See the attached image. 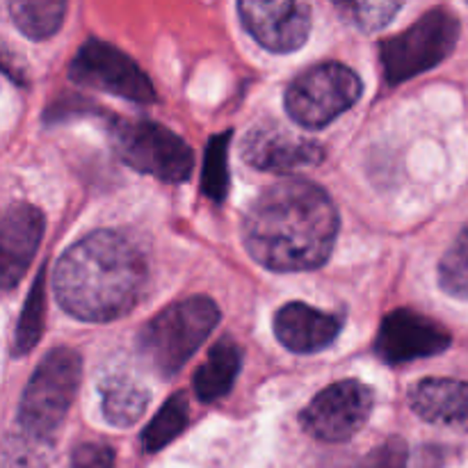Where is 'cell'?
Wrapping results in <instances>:
<instances>
[{
    "label": "cell",
    "mask_w": 468,
    "mask_h": 468,
    "mask_svg": "<svg viewBox=\"0 0 468 468\" xmlns=\"http://www.w3.org/2000/svg\"><path fill=\"white\" fill-rule=\"evenodd\" d=\"M407 460H410L407 443L400 437H391L361 457L356 468H407Z\"/></svg>",
    "instance_id": "25"
},
{
    "label": "cell",
    "mask_w": 468,
    "mask_h": 468,
    "mask_svg": "<svg viewBox=\"0 0 468 468\" xmlns=\"http://www.w3.org/2000/svg\"><path fill=\"white\" fill-rule=\"evenodd\" d=\"M460 39V18L446 7H434L411 23L400 35L379 44L384 78L388 85H400L419 73L430 71L452 53Z\"/></svg>",
    "instance_id": "6"
},
{
    "label": "cell",
    "mask_w": 468,
    "mask_h": 468,
    "mask_svg": "<svg viewBox=\"0 0 468 468\" xmlns=\"http://www.w3.org/2000/svg\"><path fill=\"white\" fill-rule=\"evenodd\" d=\"M336 7L359 30L375 32L391 23V18L402 9V3H347Z\"/></svg>",
    "instance_id": "23"
},
{
    "label": "cell",
    "mask_w": 468,
    "mask_h": 468,
    "mask_svg": "<svg viewBox=\"0 0 468 468\" xmlns=\"http://www.w3.org/2000/svg\"><path fill=\"white\" fill-rule=\"evenodd\" d=\"M238 14L245 30L272 53H292L302 48L311 30V5L291 0H242Z\"/></svg>",
    "instance_id": "11"
},
{
    "label": "cell",
    "mask_w": 468,
    "mask_h": 468,
    "mask_svg": "<svg viewBox=\"0 0 468 468\" xmlns=\"http://www.w3.org/2000/svg\"><path fill=\"white\" fill-rule=\"evenodd\" d=\"M361 78L338 62H323L306 69L288 85V114L304 128H324L359 101Z\"/></svg>",
    "instance_id": "7"
},
{
    "label": "cell",
    "mask_w": 468,
    "mask_h": 468,
    "mask_svg": "<svg viewBox=\"0 0 468 468\" xmlns=\"http://www.w3.org/2000/svg\"><path fill=\"white\" fill-rule=\"evenodd\" d=\"M46 219L39 208L26 201H16L3 215V247H0V279L3 291L9 292L27 268L44 238Z\"/></svg>",
    "instance_id": "13"
},
{
    "label": "cell",
    "mask_w": 468,
    "mask_h": 468,
    "mask_svg": "<svg viewBox=\"0 0 468 468\" xmlns=\"http://www.w3.org/2000/svg\"><path fill=\"white\" fill-rule=\"evenodd\" d=\"M101 396H103L101 407H103L105 420L114 428L135 425L151 400L149 388L126 375H114V378L105 379V384L101 387Z\"/></svg>",
    "instance_id": "17"
},
{
    "label": "cell",
    "mask_w": 468,
    "mask_h": 468,
    "mask_svg": "<svg viewBox=\"0 0 468 468\" xmlns=\"http://www.w3.org/2000/svg\"><path fill=\"white\" fill-rule=\"evenodd\" d=\"M9 14L27 39H48L59 30L67 14V3L39 0V3H9Z\"/></svg>",
    "instance_id": "19"
},
{
    "label": "cell",
    "mask_w": 468,
    "mask_h": 468,
    "mask_svg": "<svg viewBox=\"0 0 468 468\" xmlns=\"http://www.w3.org/2000/svg\"><path fill=\"white\" fill-rule=\"evenodd\" d=\"M50 443L37 441L21 432V437L7 439L5 446V468H46Z\"/></svg>",
    "instance_id": "24"
},
{
    "label": "cell",
    "mask_w": 468,
    "mask_h": 468,
    "mask_svg": "<svg viewBox=\"0 0 468 468\" xmlns=\"http://www.w3.org/2000/svg\"><path fill=\"white\" fill-rule=\"evenodd\" d=\"M46 318V268L39 270L35 283L23 304L21 318L16 323V334H14L12 355L23 356L39 343L41 332H44Z\"/></svg>",
    "instance_id": "20"
},
{
    "label": "cell",
    "mask_w": 468,
    "mask_h": 468,
    "mask_svg": "<svg viewBox=\"0 0 468 468\" xmlns=\"http://www.w3.org/2000/svg\"><path fill=\"white\" fill-rule=\"evenodd\" d=\"M242 366V350L231 338H219L206 355L204 364L195 370L192 387H195L197 398L206 405L222 400L229 396V391L236 384V378L240 375Z\"/></svg>",
    "instance_id": "16"
},
{
    "label": "cell",
    "mask_w": 468,
    "mask_h": 468,
    "mask_svg": "<svg viewBox=\"0 0 468 468\" xmlns=\"http://www.w3.org/2000/svg\"><path fill=\"white\" fill-rule=\"evenodd\" d=\"M219 323V309L210 297H187L169 304L142 327L137 350L160 378H172L190 361Z\"/></svg>",
    "instance_id": "3"
},
{
    "label": "cell",
    "mask_w": 468,
    "mask_h": 468,
    "mask_svg": "<svg viewBox=\"0 0 468 468\" xmlns=\"http://www.w3.org/2000/svg\"><path fill=\"white\" fill-rule=\"evenodd\" d=\"M146 261L117 231H94L59 256L53 274L58 304L82 323H110L137 306Z\"/></svg>",
    "instance_id": "2"
},
{
    "label": "cell",
    "mask_w": 468,
    "mask_h": 468,
    "mask_svg": "<svg viewBox=\"0 0 468 468\" xmlns=\"http://www.w3.org/2000/svg\"><path fill=\"white\" fill-rule=\"evenodd\" d=\"M229 142H231V131L215 135L204 154L201 192L218 204L227 199L229 192Z\"/></svg>",
    "instance_id": "21"
},
{
    "label": "cell",
    "mask_w": 468,
    "mask_h": 468,
    "mask_svg": "<svg viewBox=\"0 0 468 468\" xmlns=\"http://www.w3.org/2000/svg\"><path fill=\"white\" fill-rule=\"evenodd\" d=\"M274 336L295 355H311L332 346L343 329V318L314 309L304 302L283 304L274 315Z\"/></svg>",
    "instance_id": "14"
},
{
    "label": "cell",
    "mask_w": 468,
    "mask_h": 468,
    "mask_svg": "<svg viewBox=\"0 0 468 468\" xmlns=\"http://www.w3.org/2000/svg\"><path fill=\"white\" fill-rule=\"evenodd\" d=\"M114 451L108 443H80L71 452V466L69 468H112Z\"/></svg>",
    "instance_id": "26"
},
{
    "label": "cell",
    "mask_w": 468,
    "mask_h": 468,
    "mask_svg": "<svg viewBox=\"0 0 468 468\" xmlns=\"http://www.w3.org/2000/svg\"><path fill=\"white\" fill-rule=\"evenodd\" d=\"M332 197L309 181L265 187L242 219L245 247L256 263L274 272H309L327 263L338 236Z\"/></svg>",
    "instance_id": "1"
},
{
    "label": "cell",
    "mask_w": 468,
    "mask_h": 468,
    "mask_svg": "<svg viewBox=\"0 0 468 468\" xmlns=\"http://www.w3.org/2000/svg\"><path fill=\"white\" fill-rule=\"evenodd\" d=\"M69 78L80 87L108 91L133 103H154L155 90L149 76L119 48L105 41L87 39L69 64Z\"/></svg>",
    "instance_id": "8"
},
{
    "label": "cell",
    "mask_w": 468,
    "mask_h": 468,
    "mask_svg": "<svg viewBox=\"0 0 468 468\" xmlns=\"http://www.w3.org/2000/svg\"><path fill=\"white\" fill-rule=\"evenodd\" d=\"M439 286L457 300H468V224L439 263Z\"/></svg>",
    "instance_id": "22"
},
{
    "label": "cell",
    "mask_w": 468,
    "mask_h": 468,
    "mask_svg": "<svg viewBox=\"0 0 468 468\" xmlns=\"http://www.w3.org/2000/svg\"><path fill=\"white\" fill-rule=\"evenodd\" d=\"M451 341L446 327L434 323L428 315L411 309H396L379 324L375 352L387 364L400 366L441 355L451 347Z\"/></svg>",
    "instance_id": "10"
},
{
    "label": "cell",
    "mask_w": 468,
    "mask_h": 468,
    "mask_svg": "<svg viewBox=\"0 0 468 468\" xmlns=\"http://www.w3.org/2000/svg\"><path fill=\"white\" fill-rule=\"evenodd\" d=\"M187 420H190V405L186 393H174L142 432L144 452H158L169 446L187 428Z\"/></svg>",
    "instance_id": "18"
},
{
    "label": "cell",
    "mask_w": 468,
    "mask_h": 468,
    "mask_svg": "<svg viewBox=\"0 0 468 468\" xmlns=\"http://www.w3.org/2000/svg\"><path fill=\"white\" fill-rule=\"evenodd\" d=\"M108 133L117 158L135 172L165 183H183L192 176L195 154L169 128L144 119L110 117Z\"/></svg>",
    "instance_id": "5"
},
{
    "label": "cell",
    "mask_w": 468,
    "mask_h": 468,
    "mask_svg": "<svg viewBox=\"0 0 468 468\" xmlns=\"http://www.w3.org/2000/svg\"><path fill=\"white\" fill-rule=\"evenodd\" d=\"M82 378L80 355L71 347H55L41 359L18 405L21 432L37 441L53 443L55 432L67 419Z\"/></svg>",
    "instance_id": "4"
},
{
    "label": "cell",
    "mask_w": 468,
    "mask_h": 468,
    "mask_svg": "<svg viewBox=\"0 0 468 468\" xmlns=\"http://www.w3.org/2000/svg\"><path fill=\"white\" fill-rule=\"evenodd\" d=\"M410 407L432 425L468 432V382L428 378L410 388Z\"/></svg>",
    "instance_id": "15"
},
{
    "label": "cell",
    "mask_w": 468,
    "mask_h": 468,
    "mask_svg": "<svg viewBox=\"0 0 468 468\" xmlns=\"http://www.w3.org/2000/svg\"><path fill=\"white\" fill-rule=\"evenodd\" d=\"M240 155L250 167L261 172L286 174L297 167L323 163L324 149L320 142L288 131L279 123H263L242 137Z\"/></svg>",
    "instance_id": "12"
},
{
    "label": "cell",
    "mask_w": 468,
    "mask_h": 468,
    "mask_svg": "<svg viewBox=\"0 0 468 468\" xmlns=\"http://www.w3.org/2000/svg\"><path fill=\"white\" fill-rule=\"evenodd\" d=\"M375 393L359 379H341L318 393L304 411L300 423L306 434L324 443L350 441L364 430L373 414Z\"/></svg>",
    "instance_id": "9"
}]
</instances>
